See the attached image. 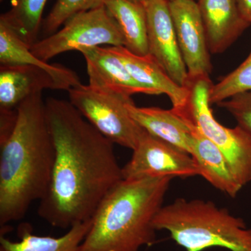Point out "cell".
Instances as JSON below:
<instances>
[{
  "mask_svg": "<svg viewBox=\"0 0 251 251\" xmlns=\"http://www.w3.org/2000/svg\"><path fill=\"white\" fill-rule=\"evenodd\" d=\"M47 0H12L9 11L0 18L12 28L30 49L37 42Z\"/></svg>",
  "mask_w": 251,
  "mask_h": 251,
  "instance_id": "ffe728a7",
  "label": "cell"
},
{
  "mask_svg": "<svg viewBox=\"0 0 251 251\" xmlns=\"http://www.w3.org/2000/svg\"><path fill=\"white\" fill-rule=\"evenodd\" d=\"M14 129L0 139V225L25 217L49 189L54 145L43 92L18 105Z\"/></svg>",
  "mask_w": 251,
  "mask_h": 251,
  "instance_id": "7a4b0ae2",
  "label": "cell"
},
{
  "mask_svg": "<svg viewBox=\"0 0 251 251\" xmlns=\"http://www.w3.org/2000/svg\"><path fill=\"white\" fill-rule=\"evenodd\" d=\"M104 6L118 25L126 49L138 55L149 54L145 5L130 0H104Z\"/></svg>",
  "mask_w": 251,
  "mask_h": 251,
  "instance_id": "d6986e66",
  "label": "cell"
},
{
  "mask_svg": "<svg viewBox=\"0 0 251 251\" xmlns=\"http://www.w3.org/2000/svg\"><path fill=\"white\" fill-rule=\"evenodd\" d=\"M168 1H175V0H168ZM195 1H197V0H195Z\"/></svg>",
  "mask_w": 251,
  "mask_h": 251,
  "instance_id": "484cf974",
  "label": "cell"
},
{
  "mask_svg": "<svg viewBox=\"0 0 251 251\" xmlns=\"http://www.w3.org/2000/svg\"><path fill=\"white\" fill-rule=\"evenodd\" d=\"M68 94L70 103L104 136L114 144L134 150L145 129L128 111L127 105L133 103L131 97L82 83L71 88Z\"/></svg>",
  "mask_w": 251,
  "mask_h": 251,
  "instance_id": "8992f818",
  "label": "cell"
},
{
  "mask_svg": "<svg viewBox=\"0 0 251 251\" xmlns=\"http://www.w3.org/2000/svg\"><path fill=\"white\" fill-rule=\"evenodd\" d=\"M1 1H4V0H1Z\"/></svg>",
  "mask_w": 251,
  "mask_h": 251,
  "instance_id": "83f0119b",
  "label": "cell"
},
{
  "mask_svg": "<svg viewBox=\"0 0 251 251\" xmlns=\"http://www.w3.org/2000/svg\"><path fill=\"white\" fill-rule=\"evenodd\" d=\"M251 91V51L247 59L233 72L211 87V104H218L241 92Z\"/></svg>",
  "mask_w": 251,
  "mask_h": 251,
  "instance_id": "44dd1931",
  "label": "cell"
},
{
  "mask_svg": "<svg viewBox=\"0 0 251 251\" xmlns=\"http://www.w3.org/2000/svg\"><path fill=\"white\" fill-rule=\"evenodd\" d=\"M173 179H122L94 213L80 251H139L151 245L156 239L153 221Z\"/></svg>",
  "mask_w": 251,
  "mask_h": 251,
  "instance_id": "3957f363",
  "label": "cell"
},
{
  "mask_svg": "<svg viewBox=\"0 0 251 251\" xmlns=\"http://www.w3.org/2000/svg\"><path fill=\"white\" fill-rule=\"evenodd\" d=\"M149 53L151 54L178 85L185 87L187 69L181 55L168 0H148Z\"/></svg>",
  "mask_w": 251,
  "mask_h": 251,
  "instance_id": "30bf717a",
  "label": "cell"
},
{
  "mask_svg": "<svg viewBox=\"0 0 251 251\" xmlns=\"http://www.w3.org/2000/svg\"><path fill=\"white\" fill-rule=\"evenodd\" d=\"M62 26L54 34L35 43L30 48L31 52L48 62L69 51L80 52L83 49L104 44L125 46L118 25L104 5L74 15Z\"/></svg>",
  "mask_w": 251,
  "mask_h": 251,
  "instance_id": "52a82bcc",
  "label": "cell"
},
{
  "mask_svg": "<svg viewBox=\"0 0 251 251\" xmlns=\"http://www.w3.org/2000/svg\"><path fill=\"white\" fill-rule=\"evenodd\" d=\"M85 57L89 85L103 92L131 97L135 94L151 95L131 76L121 59L109 47L87 48Z\"/></svg>",
  "mask_w": 251,
  "mask_h": 251,
  "instance_id": "8fae6325",
  "label": "cell"
},
{
  "mask_svg": "<svg viewBox=\"0 0 251 251\" xmlns=\"http://www.w3.org/2000/svg\"><path fill=\"white\" fill-rule=\"evenodd\" d=\"M243 18L251 25V0H236Z\"/></svg>",
  "mask_w": 251,
  "mask_h": 251,
  "instance_id": "cb8c5ba5",
  "label": "cell"
},
{
  "mask_svg": "<svg viewBox=\"0 0 251 251\" xmlns=\"http://www.w3.org/2000/svg\"><path fill=\"white\" fill-rule=\"evenodd\" d=\"M1 65L29 64L47 71L64 86L67 92L81 84L76 73L58 64H49L36 57L30 49L4 20L0 18Z\"/></svg>",
  "mask_w": 251,
  "mask_h": 251,
  "instance_id": "e0dca14e",
  "label": "cell"
},
{
  "mask_svg": "<svg viewBox=\"0 0 251 251\" xmlns=\"http://www.w3.org/2000/svg\"><path fill=\"white\" fill-rule=\"evenodd\" d=\"M46 115L54 145L52 176L38 214L53 227L70 228L93 217L123 179L114 144L70 101L50 97Z\"/></svg>",
  "mask_w": 251,
  "mask_h": 251,
  "instance_id": "6da1fadb",
  "label": "cell"
},
{
  "mask_svg": "<svg viewBox=\"0 0 251 251\" xmlns=\"http://www.w3.org/2000/svg\"><path fill=\"white\" fill-rule=\"evenodd\" d=\"M103 5L104 0H57L49 14L43 20V33L47 36L51 35L74 15Z\"/></svg>",
  "mask_w": 251,
  "mask_h": 251,
  "instance_id": "7402d4cb",
  "label": "cell"
},
{
  "mask_svg": "<svg viewBox=\"0 0 251 251\" xmlns=\"http://www.w3.org/2000/svg\"><path fill=\"white\" fill-rule=\"evenodd\" d=\"M0 251H4L1 248H0Z\"/></svg>",
  "mask_w": 251,
  "mask_h": 251,
  "instance_id": "4316f807",
  "label": "cell"
},
{
  "mask_svg": "<svg viewBox=\"0 0 251 251\" xmlns=\"http://www.w3.org/2000/svg\"><path fill=\"white\" fill-rule=\"evenodd\" d=\"M92 218L75 224L60 237L38 236L32 233L31 226L23 224L18 228L20 240L13 242L0 235V248L4 251H80L81 244L90 230Z\"/></svg>",
  "mask_w": 251,
  "mask_h": 251,
  "instance_id": "ac0fdd59",
  "label": "cell"
},
{
  "mask_svg": "<svg viewBox=\"0 0 251 251\" xmlns=\"http://www.w3.org/2000/svg\"><path fill=\"white\" fill-rule=\"evenodd\" d=\"M130 1H134V2L136 3H139V4L145 5L148 0H130Z\"/></svg>",
  "mask_w": 251,
  "mask_h": 251,
  "instance_id": "d4e9b609",
  "label": "cell"
},
{
  "mask_svg": "<svg viewBox=\"0 0 251 251\" xmlns=\"http://www.w3.org/2000/svg\"><path fill=\"white\" fill-rule=\"evenodd\" d=\"M169 7L188 76H209L211 52L197 1L175 0L169 1Z\"/></svg>",
  "mask_w": 251,
  "mask_h": 251,
  "instance_id": "9c48e42d",
  "label": "cell"
},
{
  "mask_svg": "<svg viewBox=\"0 0 251 251\" xmlns=\"http://www.w3.org/2000/svg\"><path fill=\"white\" fill-rule=\"evenodd\" d=\"M182 118L187 122L191 130V156L199 168L200 175L229 197H236L242 186L232 174L224 153L197 125L187 118Z\"/></svg>",
  "mask_w": 251,
  "mask_h": 251,
  "instance_id": "9a60e30c",
  "label": "cell"
},
{
  "mask_svg": "<svg viewBox=\"0 0 251 251\" xmlns=\"http://www.w3.org/2000/svg\"><path fill=\"white\" fill-rule=\"evenodd\" d=\"M196 175H200L199 168L191 155L155 138L145 130L130 161L122 168V176L126 180Z\"/></svg>",
  "mask_w": 251,
  "mask_h": 251,
  "instance_id": "ba28073f",
  "label": "cell"
},
{
  "mask_svg": "<svg viewBox=\"0 0 251 251\" xmlns=\"http://www.w3.org/2000/svg\"><path fill=\"white\" fill-rule=\"evenodd\" d=\"M217 105L227 110L238 126L251 135V91L235 94Z\"/></svg>",
  "mask_w": 251,
  "mask_h": 251,
  "instance_id": "603a6c76",
  "label": "cell"
},
{
  "mask_svg": "<svg viewBox=\"0 0 251 251\" xmlns=\"http://www.w3.org/2000/svg\"><path fill=\"white\" fill-rule=\"evenodd\" d=\"M209 51L224 52L251 25L241 14L236 0H197Z\"/></svg>",
  "mask_w": 251,
  "mask_h": 251,
  "instance_id": "4fadbf2b",
  "label": "cell"
},
{
  "mask_svg": "<svg viewBox=\"0 0 251 251\" xmlns=\"http://www.w3.org/2000/svg\"><path fill=\"white\" fill-rule=\"evenodd\" d=\"M156 230L168 231L187 251L221 247L231 251H251V229L211 201L178 198L163 206L153 221Z\"/></svg>",
  "mask_w": 251,
  "mask_h": 251,
  "instance_id": "277c9868",
  "label": "cell"
},
{
  "mask_svg": "<svg viewBox=\"0 0 251 251\" xmlns=\"http://www.w3.org/2000/svg\"><path fill=\"white\" fill-rule=\"evenodd\" d=\"M45 90H65L47 71L29 64L1 65L0 110H12L33 94Z\"/></svg>",
  "mask_w": 251,
  "mask_h": 251,
  "instance_id": "5bb4252c",
  "label": "cell"
},
{
  "mask_svg": "<svg viewBox=\"0 0 251 251\" xmlns=\"http://www.w3.org/2000/svg\"><path fill=\"white\" fill-rule=\"evenodd\" d=\"M213 84L209 75L189 77L185 87L188 99L182 110L175 111L191 120L224 153L241 186L251 181V135L237 126L227 128L214 118L209 101Z\"/></svg>",
  "mask_w": 251,
  "mask_h": 251,
  "instance_id": "5b68a950",
  "label": "cell"
},
{
  "mask_svg": "<svg viewBox=\"0 0 251 251\" xmlns=\"http://www.w3.org/2000/svg\"><path fill=\"white\" fill-rule=\"evenodd\" d=\"M109 49L121 59L133 79L150 91L151 95L166 94L175 111L184 108L188 99L187 88L175 82L151 54L138 55L125 46H110Z\"/></svg>",
  "mask_w": 251,
  "mask_h": 251,
  "instance_id": "7c38bea8",
  "label": "cell"
},
{
  "mask_svg": "<svg viewBox=\"0 0 251 251\" xmlns=\"http://www.w3.org/2000/svg\"><path fill=\"white\" fill-rule=\"evenodd\" d=\"M130 116L150 135L191 155V133L187 122L173 110L127 105Z\"/></svg>",
  "mask_w": 251,
  "mask_h": 251,
  "instance_id": "2e32d148",
  "label": "cell"
}]
</instances>
